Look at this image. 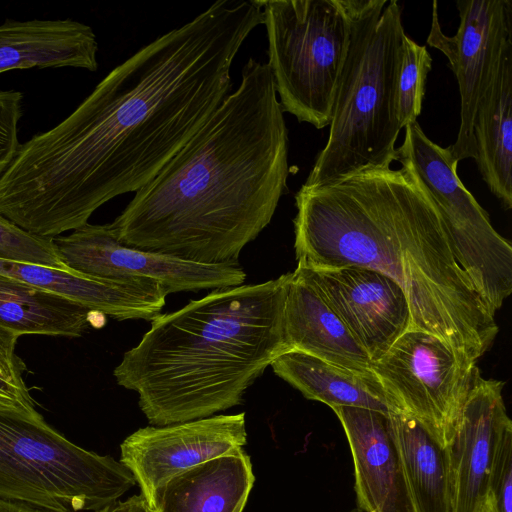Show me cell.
<instances>
[{"instance_id": "6da1fadb", "label": "cell", "mask_w": 512, "mask_h": 512, "mask_svg": "<svg viewBox=\"0 0 512 512\" xmlns=\"http://www.w3.org/2000/svg\"><path fill=\"white\" fill-rule=\"evenodd\" d=\"M263 16L221 0L111 70L55 127L21 144L0 176V213L55 238L111 199L137 192L231 93V68Z\"/></svg>"}, {"instance_id": "7a4b0ae2", "label": "cell", "mask_w": 512, "mask_h": 512, "mask_svg": "<svg viewBox=\"0 0 512 512\" xmlns=\"http://www.w3.org/2000/svg\"><path fill=\"white\" fill-rule=\"evenodd\" d=\"M289 138L267 63L240 83L110 223L130 247L201 264L238 263L287 190Z\"/></svg>"}, {"instance_id": "3957f363", "label": "cell", "mask_w": 512, "mask_h": 512, "mask_svg": "<svg viewBox=\"0 0 512 512\" xmlns=\"http://www.w3.org/2000/svg\"><path fill=\"white\" fill-rule=\"evenodd\" d=\"M369 167L295 195L297 265L380 271L403 289L411 329L475 362L498 333L493 311L455 259L440 211L411 167Z\"/></svg>"}, {"instance_id": "277c9868", "label": "cell", "mask_w": 512, "mask_h": 512, "mask_svg": "<svg viewBox=\"0 0 512 512\" xmlns=\"http://www.w3.org/2000/svg\"><path fill=\"white\" fill-rule=\"evenodd\" d=\"M292 272L258 284L214 289L159 314L113 375L138 394L150 424L213 416L243 402L266 367L290 350L284 305Z\"/></svg>"}, {"instance_id": "5b68a950", "label": "cell", "mask_w": 512, "mask_h": 512, "mask_svg": "<svg viewBox=\"0 0 512 512\" xmlns=\"http://www.w3.org/2000/svg\"><path fill=\"white\" fill-rule=\"evenodd\" d=\"M350 19L330 131L303 183L315 186L369 167L389 168L401 131L397 81L405 31L398 1L342 0Z\"/></svg>"}, {"instance_id": "8992f818", "label": "cell", "mask_w": 512, "mask_h": 512, "mask_svg": "<svg viewBox=\"0 0 512 512\" xmlns=\"http://www.w3.org/2000/svg\"><path fill=\"white\" fill-rule=\"evenodd\" d=\"M135 483L120 461L75 445L37 411L0 409V500L47 512L97 511Z\"/></svg>"}, {"instance_id": "52a82bcc", "label": "cell", "mask_w": 512, "mask_h": 512, "mask_svg": "<svg viewBox=\"0 0 512 512\" xmlns=\"http://www.w3.org/2000/svg\"><path fill=\"white\" fill-rule=\"evenodd\" d=\"M270 68L284 112L323 129L331 122L347 55L350 19L342 0H260Z\"/></svg>"}, {"instance_id": "ba28073f", "label": "cell", "mask_w": 512, "mask_h": 512, "mask_svg": "<svg viewBox=\"0 0 512 512\" xmlns=\"http://www.w3.org/2000/svg\"><path fill=\"white\" fill-rule=\"evenodd\" d=\"M404 129L396 160L411 167L435 201L455 259L475 290L489 305L500 306L512 292L511 243L459 179L451 146L434 143L417 121Z\"/></svg>"}, {"instance_id": "9c48e42d", "label": "cell", "mask_w": 512, "mask_h": 512, "mask_svg": "<svg viewBox=\"0 0 512 512\" xmlns=\"http://www.w3.org/2000/svg\"><path fill=\"white\" fill-rule=\"evenodd\" d=\"M477 362L428 332L409 329L376 361L390 410L419 422L446 448L460 420Z\"/></svg>"}, {"instance_id": "30bf717a", "label": "cell", "mask_w": 512, "mask_h": 512, "mask_svg": "<svg viewBox=\"0 0 512 512\" xmlns=\"http://www.w3.org/2000/svg\"><path fill=\"white\" fill-rule=\"evenodd\" d=\"M460 24L454 36L443 33L437 1L427 43L448 59L460 93V126L451 152L457 162L477 157L474 124L479 103L502 52L512 43L511 0H458Z\"/></svg>"}, {"instance_id": "8fae6325", "label": "cell", "mask_w": 512, "mask_h": 512, "mask_svg": "<svg viewBox=\"0 0 512 512\" xmlns=\"http://www.w3.org/2000/svg\"><path fill=\"white\" fill-rule=\"evenodd\" d=\"M53 242L73 272L101 279H149L167 294L239 286L246 279L239 263L201 264L130 247L117 239L110 224L87 223Z\"/></svg>"}, {"instance_id": "7c38bea8", "label": "cell", "mask_w": 512, "mask_h": 512, "mask_svg": "<svg viewBox=\"0 0 512 512\" xmlns=\"http://www.w3.org/2000/svg\"><path fill=\"white\" fill-rule=\"evenodd\" d=\"M247 443L245 413L215 415L166 426H148L120 445V462L133 474L151 507L173 476Z\"/></svg>"}, {"instance_id": "4fadbf2b", "label": "cell", "mask_w": 512, "mask_h": 512, "mask_svg": "<svg viewBox=\"0 0 512 512\" xmlns=\"http://www.w3.org/2000/svg\"><path fill=\"white\" fill-rule=\"evenodd\" d=\"M296 269L338 315L372 362L411 329L407 297L386 274L356 266L312 269L297 265Z\"/></svg>"}, {"instance_id": "5bb4252c", "label": "cell", "mask_w": 512, "mask_h": 512, "mask_svg": "<svg viewBox=\"0 0 512 512\" xmlns=\"http://www.w3.org/2000/svg\"><path fill=\"white\" fill-rule=\"evenodd\" d=\"M505 383L485 379L479 368L460 420L446 447L452 512H479L489 492L488 477L494 446L509 419L502 391Z\"/></svg>"}, {"instance_id": "9a60e30c", "label": "cell", "mask_w": 512, "mask_h": 512, "mask_svg": "<svg viewBox=\"0 0 512 512\" xmlns=\"http://www.w3.org/2000/svg\"><path fill=\"white\" fill-rule=\"evenodd\" d=\"M332 410L349 444L357 509L416 512L390 433L388 415L359 407L341 406Z\"/></svg>"}, {"instance_id": "2e32d148", "label": "cell", "mask_w": 512, "mask_h": 512, "mask_svg": "<svg viewBox=\"0 0 512 512\" xmlns=\"http://www.w3.org/2000/svg\"><path fill=\"white\" fill-rule=\"evenodd\" d=\"M0 275L75 301L116 320H152L168 295L149 279H101L77 272L0 259Z\"/></svg>"}, {"instance_id": "e0dca14e", "label": "cell", "mask_w": 512, "mask_h": 512, "mask_svg": "<svg viewBox=\"0 0 512 512\" xmlns=\"http://www.w3.org/2000/svg\"><path fill=\"white\" fill-rule=\"evenodd\" d=\"M97 52L93 29L72 19L6 20L0 24V74L62 67L94 72Z\"/></svg>"}, {"instance_id": "ac0fdd59", "label": "cell", "mask_w": 512, "mask_h": 512, "mask_svg": "<svg viewBox=\"0 0 512 512\" xmlns=\"http://www.w3.org/2000/svg\"><path fill=\"white\" fill-rule=\"evenodd\" d=\"M284 330L290 349L353 371L373 373L366 351L298 269L292 272L286 295Z\"/></svg>"}, {"instance_id": "d6986e66", "label": "cell", "mask_w": 512, "mask_h": 512, "mask_svg": "<svg viewBox=\"0 0 512 512\" xmlns=\"http://www.w3.org/2000/svg\"><path fill=\"white\" fill-rule=\"evenodd\" d=\"M255 477L242 449L171 477L155 494L154 512H242Z\"/></svg>"}, {"instance_id": "ffe728a7", "label": "cell", "mask_w": 512, "mask_h": 512, "mask_svg": "<svg viewBox=\"0 0 512 512\" xmlns=\"http://www.w3.org/2000/svg\"><path fill=\"white\" fill-rule=\"evenodd\" d=\"M475 159L502 206L512 208V43L501 54L479 103L474 124Z\"/></svg>"}, {"instance_id": "44dd1931", "label": "cell", "mask_w": 512, "mask_h": 512, "mask_svg": "<svg viewBox=\"0 0 512 512\" xmlns=\"http://www.w3.org/2000/svg\"><path fill=\"white\" fill-rule=\"evenodd\" d=\"M274 373L310 400L329 407H359L386 415L390 406L374 373H361L290 349L270 364Z\"/></svg>"}, {"instance_id": "7402d4cb", "label": "cell", "mask_w": 512, "mask_h": 512, "mask_svg": "<svg viewBox=\"0 0 512 512\" xmlns=\"http://www.w3.org/2000/svg\"><path fill=\"white\" fill-rule=\"evenodd\" d=\"M388 422L416 512H452L446 448L407 415L390 410Z\"/></svg>"}, {"instance_id": "603a6c76", "label": "cell", "mask_w": 512, "mask_h": 512, "mask_svg": "<svg viewBox=\"0 0 512 512\" xmlns=\"http://www.w3.org/2000/svg\"><path fill=\"white\" fill-rule=\"evenodd\" d=\"M93 314L97 312L66 297L0 275V325L19 337H80L94 324Z\"/></svg>"}, {"instance_id": "cb8c5ba5", "label": "cell", "mask_w": 512, "mask_h": 512, "mask_svg": "<svg viewBox=\"0 0 512 512\" xmlns=\"http://www.w3.org/2000/svg\"><path fill=\"white\" fill-rule=\"evenodd\" d=\"M431 68L432 58L426 47L405 34L397 81V117L401 129L416 122L421 113Z\"/></svg>"}, {"instance_id": "d4e9b609", "label": "cell", "mask_w": 512, "mask_h": 512, "mask_svg": "<svg viewBox=\"0 0 512 512\" xmlns=\"http://www.w3.org/2000/svg\"><path fill=\"white\" fill-rule=\"evenodd\" d=\"M0 259L37 264L67 272L53 238L32 234L0 213Z\"/></svg>"}, {"instance_id": "484cf974", "label": "cell", "mask_w": 512, "mask_h": 512, "mask_svg": "<svg viewBox=\"0 0 512 512\" xmlns=\"http://www.w3.org/2000/svg\"><path fill=\"white\" fill-rule=\"evenodd\" d=\"M19 336L0 325V409L36 412L35 402L24 380L26 366L16 354Z\"/></svg>"}, {"instance_id": "4316f807", "label": "cell", "mask_w": 512, "mask_h": 512, "mask_svg": "<svg viewBox=\"0 0 512 512\" xmlns=\"http://www.w3.org/2000/svg\"><path fill=\"white\" fill-rule=\"evenodd\" d=\"M488 489L498 512H512V421L502 426L491 459Z\"/></svg>"}, {"instance_id": "83f0119b", "label": "cell", "mask_w": 512, "mask_h": 512, "mask_svg": "<svg viewBox=\"0 0 512 512\" xmlns=\"http://www.w3.org/2000/svg\"><path fill=\"white\" fill-rule=\"evenodd\" d=\"M23 95L15 90H0V176L13 162L21 144L18 123L23 115Z\"/></svg>"}, {"instance_id": "f1b7e54d", "label": "cell", "mask_w": 512, "mask_h": 512, "mask_svg": "<svg viewBox=\"0 0 512 512\" xmlns=\"http://www.w3.org/2000/svg\"><path fill=\"white\" fill-rule=\"evenodd\" d=\"M0 512H47L24 504L0 500Z\"/></svg>"}, {"instance_id": "f546056e", "label": "cell", "mask_w": 512, "mask_h": 512, "mask_svg": "<svg viewBox=\"0 0 512 512\" xmlns=\"http://www.w3.org/2000/svg\"><path fill=\"white\" fill-rule=\"evenodd\" d=\"M130 512H154L142 495H134L129 498Z\"/></svg>"}, {"instance_id": "4dcf8cb0", "label": "cell", "mask_w": 512, "mask_h": 512, "mask_svg": "<svg viewBox=\"0 0 512 512\" xmlns=\"http://www.w3.org/2000/svg\"><path fill=\"white\" fill-rule=\"evenodd\" d=\"M95 512H130L129 498L124 502L116 501Z\"/></svg>"}, {"instance_id": "1f68e13d", "label": "cell", "mask_w": 512, "mask_h": 512, "mask_svg": "<svg viewBox=\"0 0 512 512\" xmlns=\"http://www.w3.org/2000/svg\"><path fill=\"white\" fill-rule=\"evenodd\" d=\"M350 512H362V511H360L359 509H354V510H352Z\"/></svg>"}]
</instances>
